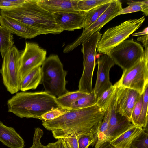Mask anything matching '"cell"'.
Returning a JSON list of instances; mask_svg holds the SVG:
<instances>
[{
  "label": "cell",
  "mask_w": 148,
  "mask_h": 148,
  "mask_svg": "<svg viewBox=\"0 0 148 148\" xmlns=\"http://www.w3.org/2000/svg\"><path fill=\"white\" fill-rule=\"evenodd\" d=\"M105 112L95 105L70 109L55 119L42 121V125L46 130L51 131L56 139L79 136L88 132L102 121Z\"/></svg>",
  "instance_id": "obj_1"
},
{
  "label": "cell",
  "mask_w": 148,
  "mask_h": 148,
  "mask_svg": "<svg viewBox=\"0 0 148 148\" xmlns=\"http://www.w3.org/2000/svg\"><path fill=\"white\" fill-rule=\"evenodd\" d=\"M148 35L138 37L137 38L138 41L141 42L143 44L145 49L148 48Z\"/></svg>",
  "instance_id": "obj_37"
},
{
  "label": "cell",
  "mask_w": 148,
  "mask_h": 148,
  "mask_svg": "<svg viewBox=\"0 0 148 148\" xmlns=\"http://www.w3.org/2000/svg\"><path fill=\"white\" fill-rule=\"evenodd\" d=\"M12 34L5 28L0 27V53L3 58L5 53L14 46Z\"/></svg>",
  "instance_id": "obj_24"
},
{
  "label": "cell",
  "mask_w": 148,
  "mask_h": 148,
  "mask_svg": "<svg viewBox=\"0 0 148 148\" xmlns=\"http://www.w3.org/2000/svg\"><path fill=\"white\" fill-rule=\"evenodd\" d=\"M111 2L98 6L86 12L83 29H86L95 22L106 11Z\"/></svg>",
  "instance_id": "obj_25"
},
{
  "label": "cell",
  "mask_w": 148,
  "mask_h": 148,
  "mask_svg": "<svg viewBox=\"0 0 148 148\" xmlns=\"http://www.w3.org/2000/svg\"><path fill=\"white\" fill-rule=\"evenodd\" d=\"M59 144V148H69L63 138H60L58 139Z\"/></svg>",
  "instance_id": "obj_38"
},
{
  "label": "cell",
  "mask_w": 148,
  "mask_h": 148,
  "mask_svg": "<svg viewBox=\"0 0 148 148\" xmlns=\"http://www.w3.org/2000/svg\"><path fill=\"white\" fill-rule=\"evenodd\" d=\"M99 31L91 35L82 44L83 70L79 82L78 90L89 94L92 90V79L96 65L95 56L98 43L102 34Z\"/></svg>",
  "instance_id": "obj_6"
},
{
  "label": "cell",
  "mask_w": 148,
  "mask_h": 148,
  "mask_svg": "<svg viewBox=\"0 0 148 148\" xmlns=\"http://www.w3.org/2000/svg\"><path fill=\"white\" fill-rule=\"evenodd\" d=\"M42 74L41 66L37 67L29 72L21 79L20 90L25 92L36 89L41 84Z\"/></svg>",
  "instance_id": "obj_20"
},
{
  "label": "cell",
  "mask_w": 148,
  "mask_h": 148,
  "mask_svg": "<svg viewBox=\"0 0 148 148\" xmlns=\"http://www.w3.org/2000/svg\"><path fill=\"white\" fill-rule=\"evenodd\" d=\"M0 15L26 24L40 34H56L63 32L56 23L53 14L42 7L37 0H26L15 7L0 10Z\"/></svg>",
  "instance_id": "obj_2"
},
{
  "label": "cell",
  "mask_w": 148,
  "mask_h": 148,
  "mask_svg": "<svg viewBox=\"0 0 148 148\" xmlns=\"http://www.w3.org/2000/svg\"><path fill=\"white\" fill-rule=\"evenodd\" d=\"M101 121L88 132L79 136V148H88L90 145L93 146L95 145L97 140L98 130Z\"/></svg>",
  "instance_id": "obj_23"
},
{
  "label": "cell",
  "mask_w": 148,
  "mask_h": 148,
  "mask_svg": "<svg viewBox=\"0 0 148 148\" xmlns=\"http://www.w3.org/2000/svg\"><path fill=\"white\" fill-rule=\"evenodd\" d=\"M26 0H0V9H9L18 5L25 1Z\"/></svg>",
  "instance_id": "obj_35"
},
{
  "label": "cell",
  "mask_w": 148,
  "mask_h": 148,
  "mask_svg": "<svg viewBox=\"0 0 148 148\" xmlns=\"http://www.w3.org/2000/svg\"><path fill=\"white\" fill-rule=\"evenodd\" d=\"M148 27L145 28L143 31L141 32L134 33L132 34V36H138L143 35H146L148 34Z\"/></svg>",
  "instance_id": "obj_39"
},
{
  "label": "cell",
  "mask_w": 148,
  "mask_h": 148,
  "mask_svg": "<svg viewBox=\"0 0 148 148\" xmlns=\"http://www.w3.org/2000/svg\"><path fill=\"white\" fill-rule=\"evenodd\" d=\"M0 25L12 34L25 39H31L40 35L37 31L22 22L0 15Z\"/></svg>",
  "instance_id": "obj_16"
},
{
  "label": "cell",
  "mask_w": 148,
  "mask_h": 148,
  "mask_svg": "<svg viewBox=\"0 0 148 148\" xmlns=\"http://www.w3.org/2000/svg\"><path fill=\"white\" fill-rule=\"evenodd\" d=\"M44 9L52 14L63 12L80 11L77 6L78 0H37Z\"/></svg>",
  "instance_id": "obj_17"
},
{
  "label": "cell",
  "mask_w": 148,
  "mask_h": 148,
  "mask_svg": "<svg viewBox=\"0 0 148 148\" xmlns=\"http://www.w3.org/2000/svg\"><path fill=\"white\" fill-rule=\"evenodd\" d=\"M116 89L109 105L110 113L108 125V142L126 131L132 124L126 117L116 112Z\"/></svg>",
  "instance_id": "obj_13"
},
{
  "label": "cell",
  "mask_w": 148,
  "mask_h": 148,
  "mask_svg": "<svg viewBox=\"0 0 148 148\" xmlns=\"http://www.w3.org/2000/svg\"><path fill=\"white\" fill-rule=\"evenodd\" d=\"M97 99L98 97L92 90L91 93L73 103L70 109L82 108L94 105L96 103Z\"/></svg>",
  "instance_id": "obj_27"
},
{
  "label": "cell",
  "mask_w": 148,
  "mask_h": 148,
  "mask_svg": "<svg viewBox=\"0 0 148 148\" xmlns=\"http://www.w3.org/2000/svg\"><path fill=\"white\" fill-rule=\"evenodd\" d=\"M144 129L133 140L130 148H148V134Z\"/></svg>",
  "instance_id": "obj_31"
},
{
  "label": "cell",
  "mask_w": 148,
  "mask_h": 148,
  "mask_svg": "<svg viewBox=\"0 0 148 148\" xmlns=\"http://www.w3.org/2000/svg\"><path fill=\"white\" fill-rule=\"evenodd\" d=\"M46 92H22L8 100V111L20 118L39 119L47 112L61 108L56 98Z\"/></svg>",
  "instance_id": "obj_3"
},
{
  "label": "cell",
  "mask_w": 148,
  "mask_h": 148,
  "mask_svg": "<svg viewBox=\"0 0 148 148\" xmlns=\"http://www.w3.org/2000/svg\"><path fill=\"white\" fill-rule=\"evenodd\" d=\"M143 95L141 111L135 126L145 128L148 124V84L145 86Z\"/></svg>",
  "instance_id": "obj_28"
},
{
  "label": "cell",
  "mask_w": 148,
  "mask_h": 148,
  "mask_svg": "<svg viewBox=\"0 0 148 148\" xmlns=\"http://www.w3.org/2000/svg\"><path fill=\"white\" fill-rule=\"evenodd\" d=\"M79 136H71L64 139L69 148H79Z\"/></svg>",
  "instance_id": "obj_36"
},
{
  "label": "cell",
  "mask_w": 148,
  "mask_h": 148,
  "mask_svg": "<svg viewBox=\"0 0 148 148\" xmlns=\"http://www.w3.org/2000/svg\"><path fill=\"white\" fill-rule=\"evenodd\" d=\"M116 89V86L114 84L105 91L98 97L97 101L95 105L105 111L109 105Z\"/></svg>",
  "instance_id": "obj_29"
},
{
  "label": "cell",
  "mask_w": 148,
  "mask_h": 148,
  "mask_svg": "<svg viewBox=\"0 0 148 148\" xmlns=\"http://www.w3.org/2000/svg\"><path fill=\"white\" fill-rule=\"evenodd\" d=\"M86 12H63L53 14L56 23L63 31L83 28Z\"/></svg>",
  "instance_id": "obj_15"
},
{
  "label": "cell",
  "mask_w": 148,
  "mask_h": 148,
  "mask_svg": "<svg viewBox=\"0 0 148 148\" xmlns=\"http://www.w3.org/2000/svg\"><path fill=\"white\" fill-rule=\"evenodd\" d=\"M41 71V84L45 91L56 97L68 91L66 88L67 71L64 70L58 55L52 54L46 58L42 65Z\"/></svg>",
  "instance_id": "obj_4"
},
{
  "label": "cell",
  "mask_w": 148,
  "mask_h": 148,
  "mask_svg": "<svg viewBox=\"0 0 148 148\" xmlns=\"http://www.w3.org/2000/svg\"><path fill=\"white\" fill-rule=\"evenodd\" d=\"M113 0H78V8L80 11L87 12L100 5L110 3Z\"/></svg>",
  "instance_id": "obj_30"
},
{
  "label": "cell",
  "mask_w": 148,
  "mask_h": 148,
  "mask_svg": "<svg viewBox=\"0 0 148 148\" xmlns=\"http://www.w3.org/2000/svg\"><path fill=\"white\" fill-rule=\"evenodd\" d=\"M49 148H59L58 141L49 143Z\"/></svg>",
  "instance_id": "obj_40"
},
{
  "label": "cell",
  "mask_w": 148,
  "mask_h": 148,
  "mask_svg": "<svg viewBox=\"0 0 148 148\" xmlns=\"http://www.w3.org/2000/svg\"><path fill=\"white\" fill-rule=\"evenodd\" d=\"M143 58L130 68L123 70L121 78L114 84L135 90L143 94L148 84V49H145Z\"/></svg>",
  "instance_id": "obj_7"
},
{
  "label": "cell",
  "mask_w": 148,
  "mask_h": 148,
  "mask_svg": "<svg viewBox=\"0 0 148 148\" xmlns=\"http://www.w3.org/2000/svg\"><path fill=\"white\" fill-rule=\"evenodd\" d=\"M143 129L142 127L132 123L126 131L109 143L113 148H130L133 140L141 133Z\"/></svg>",
  "instance_id": "obj_19"
},
{
  "label": "cell",
  "mask_w": 148,
  "mask_h": 148,
  "mask_svg": "<svg viewBox=\"0 0 148 148\" xmlns=\"http://www.w3.org/2000/svg\"><path fill=\"white\" fill-rule=\"evenodd\" d=\"M46 51L35 43L26 42L21 51L19 73L21 79L34 68L41 66L46 58Z\"/></svg>",
  "instance_id": "obj_11"
},
{
  "label": "cell",
  "mask_w": 148,
  "mask_h": 148,
  "mask_svg": "<svg viewBox=\"0 0 148 148\" xmlns=\"http://www.w3.org/2000/svg\"><path fill=\"white\" fill-rule=\"evenodd\" d=\"M145 51L142 45L133 38L125 40L111 50L108 56L114 64L123 70L132 67L144 56Z\"/></svg>",
  "instance_id": "obj_9"
},
{
  "label": "cell",
  "mask_w": 148,
  "mask_h": 148,
  "mask_svg": "<svg viewBox=\"0 0 148 148\" xmlns=\"http://www.w3.org/2000/svg\"><path fill=\"white\" fill-rule=\"evenodd\" d=\"M21 52L14 46L3 57L2 66L0 69L4 85L7 91L11 94L20 90L21 79L19 69Z\"/></svg>",
  "instance_id": "obj_8"
},
{
  "label": "cell",
  "mask_w": 148,
  "mask_h": 148,
  "mask_svg": "<svg viewBox=\"0 0 148 148\" xmlns=\"http://www.w3.org/2000/svg\"><path fill=\"white\" fill-rule=\"evenodd\" d=\"M143 93L141 95L139 99L136 103L132 111L131 122L135 125L141 111L143 100Z\"/></svg>",
  "instance_id": "obj_34"
},
{
  "label": "cell",
  "mask_w": 148,
  "mask_h": 148,
  "mask_svg": "<svg viewBox=\"0 0 148 148\" xmlns=\"http://www.w3.org/2000/svg\"><path fill=\"white\" fill-rule=\"evenodd\" d=\"M145 18L130 19L108 29L103 34L97 45V51L108 55L112 49L129 38L139 28Z\"/></svg>",
  "instance_id": "obj_5"
},
{
  "label": "cell",
  "mask_w": 148,
  "mask_h": 148,
  "mask_svg": "<svg viewBox=\"0 0 148 148\" xmlns=\"http://www.w3.org/2000/svg\"><path fill=\"white\" fill-rule=\"evenodd\" d=\"M109 106L105 111L104 117L101 122L97 132V140L95 145V148H99L103 143L108 142V125L110 117Z\"/></svg>",
  "instance_id": "obj_22"
},
{
  "label": "cell",
  "mask_w": 148,
  "mask_h": 148,
  "mask_svg": "<svg viewBox=\"0 0 148 148\" xmlns=\"http://www.w3.org/2000/svg\"><path fill=\"white\" fill-rule=\"evenodd\" d=\"M69 110L62 108L54 109L43 114L40 117L39 119L42 121L52 120L61 116Z\"/></svg>",
  "instance_id": "obj_32"
},
{
  "label": "cell",
  "mask_w": 148,
  "mask_h": 148,
  "mask_svg": "<svg viewBox=\"0 0 148 148\" xmlns=\"http://www.w3.org/2000/svg\"><path fill=\"white\" fill-rule=\"evenodd\" d=\"M1 27V25H0V27Z\"/></svg>",
  "instance_id": "obj_42"
},
{
  "label": "cell",
  "mask_w": 148,
  "mask_h": 148,
  "mask_svg": "<svg viewBox=\"0 0 148 148\" xmlns=\"http://www.w3.org/2000/svg\"><path fill=\"white\" fill-rule=\"evenodd\" d=\"M128 6L122 9L118 13V15L141 11L146 16L148 14V0L134 1L127 3Z\"/></svg>",
  "instance_id": "obj_26"
},
{
  "label": "cell",
  "mask_w": 148,
  "mask_h": 148,
  "mask_svg": "<svg viewBox=\"0 0 148 148\" xmlns=\"http://www.w3.org/2000/svg\"><path fill=\"white\" fill-rule=\"evenodd\" d=\"M122 3L119 0H113L106 11L92 24L83 29L80 36L71 44L67 46L63 50L64 53L73 50L82 44L96 32L100 31L106 23L118 16L119 12L122 9Z\"/></svg>",
  "instance_id": "obj_10"
},
{
  "label": "cell",
  "mask_w": 148,
  "mask_h": 148,
  "mask_svg": "<svg viewBox=\"0 0 148 148\" xmlns=\"http://www.w3.org/2000/svg\"><path fill=\"white\" fill-rule=\"evenodd\" d=\"M116 112L131 122L133 109L141 95L137 91L130 88L116 87Z\"/></svg>",
  "instance_id": "obj_12"
},
{
  "label": "cell",
  "mask_w": 148,
  "mask_h": 148,
  "mask_svg": "<svg viewBox=\"0 0 148 148\" xmlns=\"http://www.w3.org/2000/svg\"><path fill=\"white\" fill-rule=\"evenodd\" d=\"M43 134L44 132L42 129L38 127L35 128L32 145L29 148H49V144L44 145L41 143V139Z\"/></svg>",
  "instance_id": "obj_33"
},
{
  "label": "cell",
  "mask_w": 148,
  "mask_h": 148,
  "mask_svg": "<svg viewBox=\"0 0 148 148\" xmlns=\"http://www.w3.org/2000/svg\"><path fill=\"white\" fill-rule=\"evenodd\" d=\"M99 148H113L109 142H106L102 144Z\"/></svg>",
  "instance_id": "obj_41"
},
{
  "label": "cell",
  "mask_w": 148,
  "mask_h": 148,
  "mask_svg": "<svg viewBox=\"0 0 148 148\" xmlns=\"http://www.w3.org/2000/svg\"><path fill=\"white\" fill-rule=\"evenodd\" d=\"M88 94L79 90L69 92L56 98V101L62 108L70 109L71 105L80 98Z\"/></svg>",
  "instance_id": "obj_21"
},
{
  "label": "cell",
  "mask_w": 148,
  "mask_h": 148,
  "mask_svg": "<svg viewBox=\"0 0 148 148\" xmlns=\"http://www.w3.org/2000/svg\"><path fill=\"white\" fill-rule=\"evenodd\" d=\"M97 64V79L93 90L98 97L112 85L110 81L109 73L111 69L115 64L109 56L102 54L98 58Z\"/></svg>",
  "instance_id": "obj_14"
},
{
  "label": "cell",
  "mask_w": 148,
  "mask_h": 148,
  "mask_svg": "<svg viewBox=\"0 0 148 148\" xmlns=\"http://www.w3.org/2000/svg\"><path fill=\"white\" fill-rule=\"evenodd\" d=\"M0 141L10 148H23L25 146L24 140L14 129L0 121Z\"/></svg>",
  "instance_id": "obj_18"
}]
</instances>
